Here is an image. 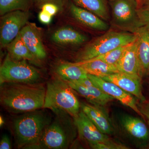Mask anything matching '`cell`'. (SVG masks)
<instances>
[{"label":"cell","instance_id":"3957f363","mask_svg":"<svg viewBox=\"0 0 149 149\" xmlns=\"http://www.w3.org/2000/svg\"><path fill=\"white\" fill-rule=\"evenodd\" d=\"M74 90L68 83L58 77L48 82L43 109H48L54 113L63 112L72 117L76 116L81 110V105Z\"/></svg>","mask_w":149,"mask_h":149},{"label":"cell","instance_id":"7c38bea8","mask_svg":"<svg viewBox=\"0 0 149 149\" xmlns=\"http://www.w3.org/2000/svg\"><path fill=\"white\" fill-rule=\"evenodd\" d=\"M135 34L139 74L142 78L149 73V26L140 27Z\"/></svg>","mask_w":149,"mask_h":149},{"label":"cell","instance_id":"7402d4cb","mask_svg":"<svg viewBox=\"0 0 149 149\" xmlns=\"http://www.w3.org/2000/svg\"><path fill=\"white\" fill-rule=\"evenodd\" d=\"M75 5L93 13L104 20L109 19L107 0H72Z\"/></svg>","mask_w":149,"mask_h":149},{"label":"cell","instance_id":"4dcf8cb0","mask_svg":"<svg viewBox=\"0 0 149 149\" xmlns=\"http://www.w3.org/2000/svg\"><path fill=\"white\" fill-rule=\"evenodd\" d=\"M52 16L45 11L42 10L39 13L38 18L41 22L45 24H49L51 22Z\"/></svg>","mask_w":149,"mask_h":149},{"label":"cell","instance_id":"8992f818","mask_svg":"<svg viewBox=\"0 0 149 149\" xmlns=\"http://www.w3.org/2000/svg\"><path fill=\"white\" fill-rule=\"evenodd\" d=\"M40 71L27 63V61L16 60L9 54L0 68V83H39L41 79Z\"/></svg>","mask_w":149,"mask_h":149},{"label":"cell","instance_id":"2e32d148","mask_svg":"<svg viewBox=\"0 0 149 149\" xmlns=\"http://www.w3.org/2000/svg\"><path fill=\"white\" fill-rule=\"evenodd\" d=\"M67 83L74 91L87 99L91 104L97 106L105 105L114 99L95 84L91 86H85L73 82Z\"/></svg>","mask_w":149,"mask_h":149},{"label":"cell","instance_id":"f1b7e54d","mask_svg":"<svg viewBox=\"0 0 149 149\" xmlns=\"http://www.w3.org/2000/svg\"><path fill=\"white\" fill-rule=\"evenodd\" d=\"M35 1L37 4L39 5L40 6L47 3H52L58 6L61 9L66 3L68 0H35Z\"/></svg>","mask_w":149,"mask_h":149},{"label":"cell","instance_id":"d590c367","mask_svg":"<svg viewBox=\"0 0 149 149\" xmlns=\"http://www.w3.org/2000/svg\"><path fill=\"white\" fill-rule=\"evenodd\" d=\"M148 126H149V120H148Z\"/></svg>","mask_w":149,"mask_h":149},{"label":"cell","instance_id":"4316f807","mask_svg":"<svg viewBox=\"0 0 149 149\" xmlns=\"http://www.w3.org/2000/svg\"><path fill=\"white\" fill-rule=\"evenodd\" d=\"M91 148L94 149H127L125 146L113 142L109 143H97L90 145Z\"/></svg>","mask_w":149,"mask_h":149},{"label":"cell","instance_id":"5bb4252c","mask_svg":"<svg viewBox=\"0 0 149 149\" xmlns=\"http://www.w3.org/2000/svg\"><path fill=\"white\" fill-rule=\"evenodd\" d=\"M70 11L72 16L84 26L98 31H105L109 28L108 24L100 17L90 11L71 3Z\"/></svg>","mask_w":149,"mask_h":149},{"label":"cell","instance_id":"cb8c5ba5","mask_svg":"<svg viewBox=\"0 0 149 149\" xmlns=\"http://www.w3.org/2000/svg\"><path fill=\"white\" fill-rule=\"evenodd\" d=\"M33 0H0V15L1 16L13 11H28Z\"/></svg>","mask_w":149,"mask_h":149},{"label":"cell","instance_id":"ac0fdd59","mask_svg":"<svg viewBox=\"0 0 149 149\" xmlns=\"http://www.w3.org/2000/svg\"><path fill=\"white\" fill-rule=\"evenodd\" d=\"M55 72L58 77L67 83L76 82L88 77L87 72L77 63H61L56 67Z\"/></svg>","mask_w":149,"mask_h":149},{"label":"cell","instance_id":"7a4b0ae2","mask_svg":"<svg viewBox=\"0 0 149 149\" xmlns=\"http://www.w3.org/2000/svg\"><path fill=\"white\" fill-rule=\"evenodd\" d=\"M51 122L50 116L41 109L22 113L15 118L13 129L17 148L28 149L37 144Z\"/></svg>","mask_w":149,"mask_h":149},{"label":"cell","instance_id":"8d00e7d4","mask_svg":"<svg viewBox=\"0 0 149 149\" xmlns=\"http://www.w3.org/2000/svg\"><path fill=\"white\" fill-rule=\"evenodd\" d=\"M109 1H111V0H109Z\"/></svg>","mask_w":149,"mask_h":149},{"label":"cell","instance_id":"8fae6325","mask_svg":"<svg viewBox=\"0 0 149 149\" xmlns=\"http://www.w3.org/2000/svg\"><path fill=\"white\" fill-rule=\"evenodd\" d=\"M19 34L29 50L38 61L45 59L47 52L43 45L41 33L36 25L27 23Z\"/></svg>","mask_w":149,"mask_h":149},{"label":"cell","instance_id":"d6986e66","mask_svg":"<svg viewBox=\"0 0 149 149\" xmlns=\"http://www.w3.org/2000/svg\"><path fill=\"white\" fill-rule=\"evenodd\" d=\"M81 109L101 132L106 135L112 133L111 125L103 112L97 107L86 104H81Z\"/></svg>","mask_w":149,"mask_h":149},{"label":"cell","instance_id":"e0dca14e","mask_svg":"<svg viewBox=\"0 0 149 149\" xmlns=\"http://www.w3.org/2000/svg\"><path fill=\"white\" fill-rule=\"evenodd\" d=\"M52 42L58 45H79L88 40L85 35L69 27H62L53 33L51 37Z\"/></svg>","mask_w":149,"mask_h":149},{"label":"cell","instance_id":"ffe728a7","mask_svg":"<svg viewBox=\"0 0 149 149\" xmlns=\"http://www.w3.org/2000/svg\"><path fill=\"white\" fill-rule=\"evenodd\" d=\"M89 74L102 77L109 74L119 72L116 67L107 64L97 59H92L86 61L77 62Z\"/></svg>","mask_w":149,"mask_h":149},{"label":"cell","instance_id":"4fadbf2b","mask_svg":"<svg viewBox=\"0 0 149 149\" xmlns=\"http://www.w3.org/2000/svg\"><path fill=\"white\" fill-rule=\"evenodd\" d=\"M101 78L118 85L124 91L136 96L141 101H146V98L142 93L141 79L120 72L109 74Z\"/></svg>","mask_w":149,"mask_h":149},{"label":"cell","instance_id":"1f68e13d","mask_svg":"<svg viewBox=\"0 0 149 149\" xmlns=\"http://www.w3.org/2000/svg\"><path fill=\"white\" fill-rule=\"evenodd\" d=\"M141 111L144 116L146 117L148 120H149V104L144 107Z\"/></svg>","mask_w":149,"mask_h":149},{"label":"cell","instance_id":"d4e9b609","mask_svg":"<svg viewBox=\"0 0 149 149\" xmlns=\"http://www.w3.org/2000/svg\"><path fill=\"white\" fill-rule=\"evenodd\" d=\"M127 45L115 48L104 54L99 56L93 59L101 60L107 64L116 66L121 58Z\"/></svg>","mask_w":149,"mask_h":149},{"label":"cell","instance_id":"836d02e7","mask_svg":"<svg viewBox=\"0 0 149 149\" xmlns=\"http://www.w3.org/2000/svg\"><path fill=\"white\" fill-rule=\"evenodd\" d=\"M149 0H140V4H139V6L141 5L143 3L146 2L148 1Z\"/></svg>","mask_w":149,"mask_h":149},{"label":"cell","instance_id":"6da1fadb","mask_svg":"<svg viewBox=\"0 0 149 149\" xmlns=\"http://www.w3.org/2000/svg\"><path fill=\"white\" fill-rule=\"evenodd\" d=\"M46 87L42 83L1 84L0 102L9 112L24 113L44 108Z\"/></svg>","mask_w":149,"mask_h":149},{"label":"cell","instance_id":"ba28073f","mask_svg":"<svg viewBox=\"0 0 149 149\" xmlns=\"http://www.w3.org/2000/svg\"><path fill=\"white\" fill-rule=\"evenodd\" d=\"M30 17L28 11L17 10L3 15L1 22L0 42L1 47H7L28 23Z\"/></svg>","mask_w":149,"mask_h":149},{"label":"cell","instance_id":"52a82bcc","mask_svg":"<svg viewBox=\"0 0 149 149\" xmlns=\"http://www.w3.org/2000/svg\"><path fill=\"white\" fill-rule=\"evenodd\" d=\"M112 22L115 26L125 32L135 34L141 26L136 0H111Z\"/></svg>","mask_w":149,"mask_h":149},{"label":"cell","instance_id":"9a60e30c","mask_svg":"<svg viewBox=\"0 0 149 149\" xmlns=\"http://www.w3.org/2000/svg\"><path fill=\"white\" fill-rule=\"evenodd\" d=\"M116 67L119 72L141 80L139 74L135 41L126 46L121 58Z\"/></svg>","mask_w":149,"mask_h":149},{"label":"cell","instance_id":"e575fe53","mask_svg":"<svg viewBox=\"0 0 149 149\" xmlns=\"http://www.w3.org/2000/svg\"><path fill=\"white\" fill-rule=\"evenodd\" d=\"M136 1L138 2V3H139V4H140V0H136Z\"/></svg>","mask_w":149,"mask_h":149},{"label":"cell","instance_id":"f546056e","mask_svg":"<svg viewBox=\"0 0 149 149\" xmlns=\"http://www.w3.org/2000/svg\"><path fill=\"white\" fill-rule=\"evenodd\" d=\"M12 148L10 139L8 135L4 134L3 135L0 141V149H10Z\"/></svg>","mask_w":149,"mask_h":149},{"label":"cell","instance_id":"277c9868","mask_svg":"<svg viewBox=\"0 0 149 149\" xmlns=\"http://www.w3.org/2000/svg\"><path fill=\"white\" fill-rule=\"evenodd\" d=\"M55 114V118L46 127L38 143L28 149L68 148L73 138L70 115L63 112Z\"/></svg>","mask_w":149,"mask_h":149},{"label":"cell","instance_id":"d6a6232c","mask_svg":"<svg viewBox=\"0 0 149 149\" xmlns=\"http://www.w3.org/2000/svg\"><path fill=\"white\" fill-rule=\"evenodd\" d=\"M5 124V120L3 118L1 115L0 116V126L1 127H2L3 125H4Z\"/></svg>","mask_w":149,"mask_h":149},{"label":"cell","instance_id":"5b68a950","mask_svg":"<svg viewBox=\"0 0 149 149\" xmlns=\"http://www.w3.org/2000/svg\"><path fill=\"white\" fill-rule=\"evenodd\" d=\"M136 38V34L130 32L108 31L85 46L77 55V62L102 55L115 48L133 42Z\"/></svg>","mask_w":149,"mask_h":149},{"label":"cell","instance_id":"44dd1931","mask_svg":"<svg viewBox=\"0 0 149 149\" xmlns=\"http://www.w3.org/2000/svg\"><path fill=\"white\" fill-rule=\"evenodd\" d=\"M7 47L9 55L14 59L25 60L35 63L38 61L27 48L19 33Z\"/></svg>","mask_w":149,"mask_h":149},{"label":"cell","instance_id":"603a6c76","mask_svg":"<svg viewBox=\"0 0 149 149\" xmlns=\"http://www.w3.org/2000/svg\"><path fill=\"white\" fill-rule=\"evenodd\" d=\"M122 123L125 130L133 137L142 140H146L149 138V129L139 118L126 116L123 118Z\"/></svg>","mask_w":149,"mask_h":149},{"label":"cell","instance_id":"484cf974","mask_svg":"<svg viewBox=\"0 0 149 149\" xmlns=\"http://www.w3.org/2000/svg\"><path fill=\"white\" fill-rule=\"evenodd\" d=\"M138 13L141 26H149V1L139 6Z\"/></svg>","mask_w":149,"mask_h":149},{"label":"cell","instance_id":"30bf717a","mask_svg":"<svg viewBox=\"0 0 149 149\" xmlns=\"http://www.w3.org/2000/svg\"><path fill=\"white\" fill-rule=\"evenodd\" d=\"M88 77L96 86L104 93L116 99L123 104L129 107L139 115L144 117V116L137 106L135 99L130 93L114 83L104 80L101 77L89 74Z\"/></svg>","mask_w":149,"mask_h":149},{"label":"cell","instance_id":"83f0119b","mask_svg":"<svg viewBox=\"0 0 149 149\" xmlns=\"http://www.w3.org/2000/svg\"><path fill=\"white\" fill-rule=\"evenodd\" d=\"M42 10L45 11L52 16H54L59 10V7L52 3H47L41 6Z\"/></svg>","mask_w":149,"mask_h":149},{"label":"cell","instance_id":"9c48e42d","mask_svg":"<svg viewBox=\"0 0 149 149\" xmlns=\"http://www.w3.org/2000/svg\"><path fill=\"white\" fill-rule=\"evenodd\" d=\"M73 119L79 136L89 145L113 142L106 134L99 130L82 109L76 116L73 117Z\"/></svg>","mask_w":149,"mask_h":149}]
</instances>
